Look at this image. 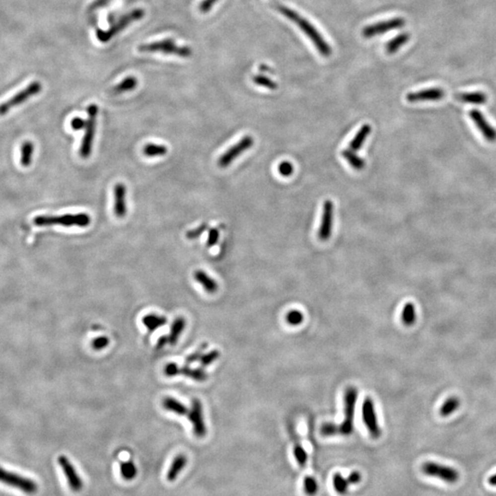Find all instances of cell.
<instances>
[{
	"instance_id": "cell-19",
	"label": "cell",
	"mask_w": 496,
	"mask_h": 496,
	"mask_svg": "<svg viewBox=\"0 0 496 496\" xmlns=\"http://www.w3.org/2000/svg\"><path fill=\"white\" fill-rule=\"evenodd\" d=\"M188 458L184 454H178V456L173 459L171 466L168 470L166 479L168 482H174L177 480L178 475L182 472L184 468L187 466Z\"/></svg>"
},
{
	"instance_id": "cell-11",
	"label": "cell",
	"mask_w": 496,
	"mask_h": 496,
	"mask_svg": "<svg viewBox=\"0 0 496 496\" xmlns=\"http://www.w3.org/2000/svg\"><path fill=\"white\" fill-rule=\"evenodd\" d=\"M253 144H254V140L251 136L247 135V136L243 137L238 142L233 144V146L230 147L225 153L221 154V156L218 161V165L222 168L227 167L228 165H231L233 161L236 159L238 156H240L242 153L245 152L246 150L250 149Z\"/></svg>"
},
{
	"instance_id": "cell-39",
	"label": "cell",
	"mask_w": 496,
	"mask_h": 496,
	"mask_svg": "<svg viewBox=\"0 0 496 496\" xmlns=\"http://www.w3.org/2000/svg\"><path fill=\"white\" fill-rule=\"evenodd\" d=\"M253 81H254L255 84H257L258 86H264V87L269 88V89H271V90H275V89H277V87H278V85L276 84L274 81H272L269 77H267L265 75H261V74L254 76L253 77Z\"/></svg>"
},
{
	"instance_id": "cell-42",
	"label": "cell",
	"mask_w": 496,
	"mask_h": 496,
	"mask_svg": "<svg viewBox=\"0 0 496 496\" xmlns=\"http://www.w3.org/2000/svg\"><path fill=\"white\" fill-rule=\"evenodd\" d=\"M320 432L322 435H325V436L338 435L337 425H335L333 423H325L321 426Z\"/></svg>"
},
{
	"instance_id": "cell-23",
	"label": "cell",
	"mask_w": 496,
	"mask_h": 496,
	"mask_svg": "<svg viewBox=\"0 0 496 496\" xmlns=\"http://www.w3.org/2000/svg\"><path fill=\"white\" fill-rule=\"evenodd\" d=\"M142 321L150 333H153V331L164 326L167 323V319L165 316H161L154 313L146 314Z\"/></svg>"
},
{
	"instance_id": "cell-26",
	"label": "cell",
	"mask_w": 496,
	"mask_h": 496,
	"mask_svg": "<svg viewBox=\"0 0 496 496\" xmlns=\"http://www.w3.org/2000/svg\"><path fill=\"white\" fill-rule=\"evenodd\" d=\"M456 98L460 101L471 104H484L487 100V97L482 92H472V93H461L456 95Z\"/></svg>"
},
{
	"instance_id": "cell-18",
	"label": "cell",
	"mask_w": 496,
	"mask_h": 496,
	"mask_svg": "<svg viewBox=\"0 0 496 496\" xmlns=\"http://www.w3.org/2000/svg\"><path fill=\"white\" fill-rule=\"evenodd\" d=\"M470 115L472 121L476 123L478 128L482 132L484 137L489 142L496 141V132L491 127L486 121L484 120V115L477 110H472L470 112Z\"/></svg>"
},
{
	"instance_id": "cell-29",
	"label": "cell",
	"mask_w": 496,
	"mask_h": 496,
	"mask_svg": "<svg viewBox=\"0 0 496 496\" xmlns=\"http://www.w3.org/2000/svg\"><path fill=\"white\" fill-rule=\"evenodd\" d=\"M120 472L121 475L126 481H133L137 476V467L132 460L122 461L120 463Z\"/></svg>"
},
{
	"instance_id": "cell-35",
	"label": "cell",
	"mask_w": 496,
	"mask_h": 496,
	"mask_svg": "<svg viewBox=\"0 0 496 496\" xmlns=\"http://www.w3.org/2000/svg\"><path fill=\"white\" fill-rule=\"evenodd\" d=\"M459 399L457 397H450L441 406L440 415L442 417H448L452 415L454 412L459 408Z\"/></svg>"
},
{
	"instance_id": "cell-52",
	"label": "cell",
	"mask_w": 496,
	"mask_h": 496,
	"mask_svg": "<svg viewBox=\"0 0 496 496\" xmlns=\"http://www.w3.org/2000/svg\"><path fill=\"white\" fill-rule=\"evenodd\" d=\"M489 484L493 486H496V473L489 478Z\"/></svg>"
},
{
	"instance_id": "cell-20",
	"label": "cell",
	"mask_w": 496,
	"mask_h": 496,
	"mask_svg": "<svg viewBox=\"0 0 496 496\" xmlns=\"http://www.w3.org/2000/svg\"><path fill=\"white\" fill-rule=\"evenodd\" d=\"M194 279L200 283L209 293H214L218 289V284L213 278L205 273L203 270H197L194 272Z\"/></svg>"
},
{
	"instance_id": "cell-3",
	"label": "cell",
	"mask_w": 496,
	"mask_h": 496,
	"mask_svg": "<svg viewBox=\"0 0 496 496\" xmlns=\"http://www.w3.org/2000/svg\"><path fill=\"white\" fill-rule=\"evenodd\" d=\"M138 50L141 53H162L165 55H174L179 57H190L192 55V50L186 46H178L173 40L166 39L158 42L141 44Z\"/></svg>"
},
{
	"instance_id": "cell-5",
	"label": "cell",
	"mask_w": 496,
	"mask_h": 496,
	"mask_svg": "<svg viewBox=\"0 0 496 496\" xmlns=\"http://www.w3.org/2000/svg\"><path fill=\"white\" fill-rule=\"evenodd\" d=\"M143 17H144V10L143 9H142V8L134 9L131 12L125 14L123 18H120L117 21V23L112 25L110 29H108L107 31L98 30L96 32L97 39L100 43H108L113 37L116 36L118 33H120L125 28H127L129 25L132 24L134 21L140 20Z\"/></svg>"
},
{
	"instance_id": "cell-33",
	"label": "cell",
	"mask_w": 496,
	"mask_h": 496,
	"mask_svg": "<svg viewBox=\"0 0 496 496\" xmlns=\"http://www.w3.org/2000/svg\"><path fill=\"white\" fill-rule=\"evenodd\" d=\"M333 485L338 495L346 496L348 494L350 484L348 482V479L343 477L339 472H337L333 476Z\"/></svg>"
},
{
	"instance_id": "cell-21",
	"label": "cell",
	"mask_w": 496,
	"mask_h": 496,
	"mask_svg": "<svg viewBox=\"0 0 496 496\" xmlns=\"http://www.w3.org/2000/svg\"><path fill=\"white\" fill-rule=\"evenodd\" d=\"M162 405L165 410L172 412V413H174L178 416H181V417L188 415L190 412L182 403H180L177 399L173 398L170 396L163 399Z\"/></svg>"
},
{
	"instance_id": "cell-17",
	"label": "cell",
	"mask_w": 496,
	"mask_h": 496,
	"mask_svg": "<svg viewBox=\"0 0 496 496\" xmlns=\"http://www.w3.org/2000/svg\"><path fill=\"white\" fill-rule=\"evenodd\" d=\"M443 97H444L443 89H441L439 87H434V88L409 93L406 96V99L411 103H414L426 100H439Z\"/></svg>"
},
{
	"instance_id": "cell-15",
	"label": "cell",
	"mask_w": 496,
	"mask_h": 496,
	"mask_svg": "<svg viewBox=\"0 0 496 496\" xmlns=\"http://www.w3.org/2000/svg\"><path fill=\"white\" fill-rule=\"evenodd\" d=\"M333 218H334V204L331 201H326L324 203L322 220L318 231V237L320 240L326 241L330 238L333 228Z\"/></svg>"
},
{
	"instance_id": "cell-45",
	"label": "cell",
	"mask_w": 496,
	"mask_h": 496,
	"mask_svg": "<svg viewBox=\"0 0 496 496\" xmlns=\"http://www.w3.org/2000/svg\"><path fill=\"white\" fill-rule=\"evenodd\" d=\"M208 228L207 223H202L200 226L197 227L195 229H192L186 233L187 238L193 240V239L199 238L202 233H204Z\"/></svg>"
},
{
	"instance_id": "cell-49",
	"label": "cell",
	"mask_w": 496,
	"mask_h": 496,
	"mask_svg": "<svg viewBox=\"0 0 496 496\" xmlns=\"http://www.w3.org/2000/svg\"><path fill=\"white\" fill-rule=\"evenodd\" d=\"M86 121L83 120L82 118H79V117H75L71 121V127L74 131L83 130V129L86 128Z\"/></svg>"
},
{
	"instance_id": "cell-32",
	"label": "cell",
	"mask_w": 496,
	"mask_h": 496,
	"mask_svg": "<svg viewBox=\"0 0 496 496\" xmlns=\"http://www.w3.org/2000/svg\"><path fill=\"white\" fill-rule=\"evenodd\" d=\"M142 153L147 157H157L164 156L167 153V147L163 144L147 143L142 149Z\"/></svg>"
},
{
	"instance_id": "cell-28",
	"label": "cell",
	"mask_w": 496,
	"mask_h": 496,
	"mask_svg": "<svg viewBox=\"0 0 496 496\" xmlns=\"http://www.w3.org/2000/svg\"><path fill=\"white\" fill-rule=\"evenodd\" d=\"M138 85V80L135 76H128L120 82L117 86L112 87L113 94H122L125 92L133 91Z\"/></svg>"
},
{
	"instance_id": "cell-40",
	"label": "cell",
	"mask_w": 496,
	"mask_h": 496,
	"mask_svg": "<svg viewBox=\"0 0 496 496\" xmlns=\"http://www.w3.org/2000/svg\"><path fill=\"white\" fill-rule=\"evenodd\" d=\"M303 320H304V316H303L302 312L297 311V310L290 311L286 315V321L288 322V325H300L303 322Z\"/></svg>"
},
{
	"instance_id": "cell-31",
	"label": "cell",
	"mask_w": 496,
	"mask_h": 496,
	"mask_svg": "<svg viewBox=\"0 0 496 496\" xmlns=\"http://www.w3.org/2000/svg\"><path fill=\"white\" fill-rule=\"evenodd\" d=\"M342 156H343L345 159L348 161L349 165H351L355 170L360 171V170H362L366 166L365 160H363L359 156H357L351 150H344L343 152H342Z\"/></svg>"
},
{
	"instance_id": "cell-2",
	"label": "cell",
	"mask_w": 496,
	"mask_h": 496,
	"mask_svg": "<svg viewBox=\"0 0 496 496\" xmlns=\"http://www.w3.org/2000/svg\"><path fill=\"white\" fill-rule=\"evenodd\" d=\"M33 222L37 226L63 225L66 227H86L90 224L91 219L87 213H81L76 214H65L60 216L41 215L35 217Z\"/></svg>"
},
{
	"instance_id": "cell-14",
	"label": "cell",
	"mask_w": 496,
	"mask_h": 496,
	"mask_svg": "<svg viewBox=\"0 0 496 496\" xmlns=\"http://www.w3.org/2000/svg\"><path fill=\"white\" fill-rule=\"evenodd\" d=\"M58 463L67 478L68 486L70 487V489L73 492H80L82 490L84 486L83 481L72 464V462L65 455H61L58 458Z\"/></svg>"
},
{
	"instance_id": "cell-30",
	"label": "cell",
	"mask_w": 496,
	"mask_h": 496,
	"mask_svg": "<svg viewBox=\"0 0 496 496\" xmlns=\"http://www.w3.org/2000/svg\"><path fill=\"white\" fill-rule=\"evenodd\" d=\"M402 321L406 326H412L417 322V310L412 302H408L404 305L402 312Z\"/></svg>"
},
{
	"instance_id": "cell-4",
	"label": "cell",
	"mask_w": 496,
	"mask_h": 496,
	"mask_svg": "<svg viewBox=\"0 0 496 496\" xmlns=\"http://www.w3.org/2000/svg\"><path fill=\"white\" fill-rule=\"evenodd\" d=\"M358 392L355 387H349L345 393V418L343 422L337 425L338 435H350L354 430V415L355 403Z\"/></svg>"
},
{
	"instance_id": "cell-38",
	"label": "cell",
	"mask_w": 496,
	"mask_h": 496,
	"mask_svg": "<svg viewBox=\"0 0 496 496\" xmlns=\"http://www.w3.org/2000/svg\"><path fill=\"white\" fill-rule=\"evenodd\" d=\"M219 356H220V351L214 349V350H212L206 354H203L199 361L201 363V366L202 367H207V366H210L211 364H213V362L216 361L219 358Z\"/></svg>"
},
{
	"instance_id": "cell-1",
	"label": "cell",
	"mask_w": 496,
	"mask_h": 496,
	"mask_svg": "<svg viewBox=\"0 0 496 496\" xmlns=\"http://www.w3.org/2000/svg\"><path fill=\"white\" fill-rule=\"evenodd\" d=\"M278 10L289 20L293 21L294 23L306 34L308 38L313 43V45L318 51L319 54L325 57L330 56L332 54L330 45L308 19L303 18L300 14L290 9L288 6H278Z\"/></svg>"
},
{
	"instance_id": "cell-43",
	"label": "cell",
	"mask_w": 496,
	"mask_h": 496,
	"mask_svg": "<svg viewBox=\"0 0 496 496\" xmlns=\"http://www.w3.org/2000/svg\"><path fill=\"white\" fill-rule=\"evenodd\" d=\"M206 349H207V344H202L200 349H197L195 352H193L191 355H188V356H187V358H186V360H185V362H186V365H190V364H192V363H194L195 361L200 360V358H201V357H202V355H203L204 350Z\"/></svg>"
},
{
	"instance_id": "cell-7",
	"label": "cell",
	"mask_w": 496,
	"mask_h": 496,
	"mask_svg": "<svg viewBox=\"0 0 496 496\" xmlns=\"http://www.w3.org/2000/svg\"><path fill=\"white\" fill-rule=\"evenodd\" d=\"M98 108L97 105L91 104L87 108V115L88 119L86 121V126L85 128V134L82 139L81 146H80V156L82 158H88L92 153L93 142L96 132V124H97V116H98Z\"/></svg>"
},
{
	"instance_id": "cell-50",
	"label": "cell",
	"mask_w": 496,
	"mask_h": 496,
	"mask_svg": "<svg viewBox=\"0 0 496 496\" xmlns=\"http://www.w3.org/2000/svg\"><path fill=\"white\" fill-rule=\"evenodd\" d=\"M347 479H348L349 484H359L361 482V474H360V472L355 471V472H351Z\"/></svg>"
},
{
	"instance_id": "cell-16",
	"label": "cell",
	"mask_w": 496,
	"mask_h": 496,
	"mask_svg": "<svg viewBox=\"0 0 496 496\" xmlns=\"http://www.w3.org/2000/svg\"><path fill=\"white\" fill-rule=\"evenodd\" d=\"M114 213L118 218H123L127 213L126 207V187L123 183H117L113 188Z\"/></svg>"
},
{
	"instance_id": "cell-51",
	"label": "cell",
	"mask_w": 496,
	"mask_h": 496,
	"mask_svg": "<svg viewBox=\"0 0 496 496\" xmlns=\"http://www.w3.org/2000/svg\"><path fill=\"white\" fill-rule=\"evenodd\" d=\"M169 343V340H168V337H165V336H163V337H160L156 343V349H163L165 347L166 344Z\"/></svg>"
},
{
	"instance_id": "cell-6",
	"label": "cell",
	"mask_w": 496,
	"mask_h": 496,
	"mask_svg": "<svg viewBox=\"0 0 496 496\" xmlns=\"http://www.w3.org/2000/svg\"><path fill=\"white\" fill-rule=\"evenodd\" d=\"M0 483L21 491L29 496L36 494L38 491V484L35 481L18 473L9 472L2 467H0Z\"/></svg>"
},
{
	"instance_id": "cell-48",
	"label": "cell",
	"mask_w": 496,
	"mask_h": 496,
	"mask_svg": "<svg viewBox=\"0 0 496 496\" xmlns=\"http://www.w3.org/2000/svg\"><path fill=\"white\" fill-rule=\"evenodd\" d=\"M218 1L219 0H203L199 6L200 11L202 13L209 12Z\"/></svg>"
},
{
	"instance_id": "cell-9",
	"label": "cell",
	"mask_w": 496,
	"mask_h": 496,
	"mask_svg": "<svg viewBox=\"0 0 496 496\" xmlns=\"http://www.w3.org/2000/svg\"><path fill=\"white\" fill-rule=\"evenodd\" d=\"M422 472L430 477L437 478L447 484H455L459 480L458 471L448 466L441 465L434 461H427L422 466Z\"/></svg>"
},
{
	"instance_id": "cell-12",
	"label": "cell",
	"mask_w": 496,
	"mask_h": 496,
	"mask_svg": "<svg viewBox=\"0 0 496 496\" xmlns=\"http://www.w3.org/2000/svg\"><path fill=\"white\" fill-rule=\"evenodd\" d=\"M405 25V19L403 18H393L388 20H383L375 24L369 25L363 29L362 35L365 38H372L376 35H380L386 32L403 28Z\"/></svg>"
},
{
	"instance_id": "cell-46",
	"label": "cell",
	"mask_w": 496,
	"mask_h": 496,
	"mask_svg": "<svg viewBox=\"0 0 496 496\" xmlns=\"http://www.w3.org/2000/svg\"><path fill=\"white\" fill-rule=\"evenodd\" d=\"M179 368L180 367L177 363H168L164 367V373L167 377H175L179 375Z\"/></svg>"
},
{
	"instance_id": "cell-24",
	"label": "cell",
	"mask_w": 496,
	"mask_h": 496,
	"mask_svg": "<svg viewBox=\"0 0 496 496\" xmlns=\"http://www.w3.org/2000/svg\"><path fill=\"white\" fill-rule=\"evenodd\" d=\"M410 33H407V32H403V33L399 34L387 43L386 52L389 55L395 54L401 47H403L404 44L410 40Z\"/></svg>"
},
{
	"instance_id": "cell-8",
	"label": "cell",
	"mask_w": 496,
	"mask_h": 496,
	"mask_svg": "<svg viewBox=\"0 0 496 496\" xmlns=\"http://www.w3.org/2000/svg\"><path fill=\"white\" fill-rule=\"evenodd\" d=\"M42 87L43 86L40 82L38 81L31 82L29 86H26L21 91L17 93L14 97L0 105V115H5L13 108L22 104L29 98H32L37 94H39L42 91Z\"/></svg>"
},
{
	"instance_id": "cell-13",
	"label": "cell",
	"mask_w": 496,
	"mask_h": 496,
	"mask_svg": "<svg viewBox=\"0 0 496 496\" xmlns=\"http://www.w3.org/2000/svg\"><path fill=\"white\" fill-rule=\"evenodd\" d=\"M188 416H189V420L192 424L194 435L199 438L204 437L207 434V428H206L205 422H204L202 404L200 402V400L194 399L192 401L191 408H190Z\"/></svg>"
},
{
	"instance_id": "cell-27",
	"label": "cell",
	"mask_w": 496,
	"mask_h": 496,
	"mask_svg": "<svg viewBox=\"0 0 496 496\" xmlns=\"http://www.w3.org/2000/svg\"><path fill=\"white\" fill-rule=\"evenodd\" d=\"M185 326H186V321L183 317H178V318L175 319V321L173 322L171 325L170 334L168 336L169 344L175 345L178 342V338L181 336L182 332L185 329Z\"/></svg>"
},
{
	"instance_id": "cell-37",
	"label": "cell",
	"mask_w": 496,
	"mask_h": 496,
	"mask_svg": "<svg viewBox=\"0 0 496 496\" xmlns=\"http://www.w3.org/2000/svg\"><path fill=\"white\" fill-rule=\"evenodd\" d=\"M293 453L298 464L301 468H304L306 466L307 460H308L306 450L303 448L302 446H300V444H296L294 447Z\"/></svg>"
},
{
	"instance_id": "cell-44",
	"label": "cell",
	"mask_w": 496,
	"mask_h": 496,
	"mask_svg": "<svg viewBox=\"0 0 496 496\" xmlns=\"http://www.w3.org/2000/svg\"><path fill=\"white\" fill-rule=\"evenodd\" d=\"M278 169H279V173L282 175V177H284V178H288V177L291 176L293 174V165L291 163L288 162V161L282 162L279 165Z\"/></svg>"
},
{
	"instance_id": "cell-36",
	"label": "cell",
	"mask_w": 496,
	"mask_h": 496,
	"mask_svg": "<svg viewBox=\"0 0 496 496\" xmlns=\"http://www.w3.org/2000/svg\"><path fill=\"white\" fill-rule=\"evenodd\" d=\"M303 489L307 496H314L319 490V485L315 478L312 476H306L303 480Z\"/></svg>"
},
{
	"instance_id": "cell-10",
	"label": "cell",
	"mask_w": 496,
	"mask_h": 496,
	"mask_svg": "<svg viewBox=\"0 0 496 496\" xmlns=\"http://www.w3.org/2000/svg\"><path fill=\"white\" fill-rule=\"evenodd\" d=\"M362 418L370 435L375 439L379 438L381 435V429L377 419L373 400L369 397L365 399L362 404Z\"/></svg>"
},
{
	"instance_id": "cell-22",
	"label": "cell",
	"mask_w": 496,
	"mask_h": 496,
	"mask_svg": "<svg viewBox=\"0 0 496 496\" xmlns=\"http://www.w3.org/2000/svg\"><path fill=\"white\" fill-rule=\"evenodd\" d=\"M371 133V127L369 124H364L358 132L355 134L352 141L350 142L349 147L353 151H358L361 148L363 143L366 141L367 136Z\"/></svg>"
},
{
	"instance_id": "cell-34",
	"label": "cell",
	"mask_w": 496,
	"mask_h": 496,
	"mask_svg": "<svg viewBox=\"0 0 496 496\" xmlns=\"http://www.w3.org/2000/svg\"><path fill=\"white\" fill-rule=\"evenodd\" d=\"M33 153H34V144L30 141L23 142V144L21 145V157H20L21 165L27 167L31 165Z\"/></svg>"
},
{
	"instance_id": "cell-25",
	"label": "cell",
	"mask_w": 496,
	"mask_h": 496,
	"mask_svg": "<svg viewBox=\"0 0 496 496\" xmlns=\"http://www.w3.org/2000/svg\"><path fill=\"white\" fill-rule=\"evenodd\" d=\"M183 375L191 380L204 381L208 379V375L202 368H191L190 365H185L179 368V375Z\"/></svg>"
},
{
	"instance_id": "cell-47",
	"label": "cell",
	"mask_w": 496,
	"mask_h": 496,
	"mask_svg": "<svg viewBox=\"0 0 496 496\" xmlns=\"http://www.w3.org/2000/svg\"><path fill=\"white\" fill-rule=\"evenodd\" d=\"M219 237H220V233H219L218 229H216V228L211 229L209 232L208 239H207V246L213 247V245H216L218 240H219Z\"/></svg>"
},
{
	"instance_id": "cell-41",
	"label": "cell",
	"mask_w": 496,
	"mask_h": 496,
	"mask_svg": "<svg viewBox=\"0 0 496 496\" xmlns=\"http://www.w3.org/2000/svg\"><path fill=\"white\" fill-rule=\"evenodd\" d=\"M109 344H110L109 337L101 336V337H96L92 341L91 348L94 350H96V351H99V350L106 349L109 346Z\"/></svg>"
}]
</instances>
